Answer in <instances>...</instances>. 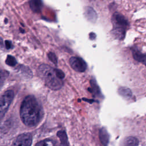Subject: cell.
Wrapping results in <instances>:
<instances>
[{"label": "cell", "instance_id": "6da1fadb", "mask_svg": "<svg viewBox=\"0 0 146 146\" xmlns=\"http://www.w3.org/2000/svg\"><path fill=\"white\" fill-rule=\"evenodd\" d=\"M43 108L33 95L27 96L22 101L20 108V116L22 122L28 127L36 126L42 120Z\"/></svg>", "mask_w": 146, "mask_h": 146}, {"label": "cell", "instance_id": "7a4b0ae2", "mask_svg": "<svg viewBox=\"0 0 146 146\" xmlns=\"http://www.w3.org/2000/svg\"><path fill=\"white\" fill-rule=\"evenodd\" d=\"M38 72L45 84L50 89L57 90L62 87L63 81L56 76L55 68L48 64H42L39 66Z\"/></svg>", "mask_w": 146, "mask_h": 146}, {"label": "cell", "instance_id": "3957f363", "mask_svg": "<svg viewBox=\"0 0 146 146\" xmlns=\"http://www.w3.org/2000/svg\"><path fill=\"white\" fill-rule=\"evenodd\" d=\"M113 29L111 31L115 38L121 40L124 38L126 30L129 25L127 19L121 14L115 12L111 18Z\"/></svg>", "mask_w": 146, "mask_h": 146}, {"label": "cell", "instance_id": "277c9868", "mask_svg": "<svg viewBox=\"0 0 146 146\" xmlns=\"http://www.w3.org/2000/svg\"><path fill=\"white\" fill-rule=\"evenodd\" d=\"M14 96V92L12 90H7L0 96V119L5 116L13 100Z\"/></svg>", "mask_w": 146, "mask_h": 146}, {"label": "cell", "instance_id": "5b68a950", "mask_svg": "<svg viewBox=\"0 0 146 146\" xmlns=\"http://www.w3.org/2000/svg\"><path fill=\"white\" fill-rule=\"evenodd\" d=\"M69 63L72 68L77 72H84L87 68L86 63L80 57L72 56L70 58Z\"/></svg>", "mask_w": 146, "mask_h": 146}, {"label": "cell", "instance_id": "8992f818", "mask_svg": "<svg viewBox=\"0 0 146 146\" xmlns=\"http://www.w3.org/2000/svg\"><path fill=\"white\" fill-rule=\"evenodd\" d=\"M32 140V136L30 133H22L16 138L12 146H31Z\"/></svg>", "mask_w": 146, "mask_h": 146}, {"label": "cell", "instance_id": "52a82bcc", "mask_svg": "<svg viewBox=\"0 0 146 146\" xmlns=\"http://www.w3.org/2000/svg\"><path fill=\"white\" fill-rule=\"evenodd\" d=\"M85 18L92 23H95L98 19V15L94 9L90 6L86 7L84 11Z\"/></svg>", "mask_w": 146, "mask_h": 146}, {"label": "cell", "instance_id": "ba28073f", "mask_svg": "<svg viewBox=\"0 0 146 146\" xmlns=\"http://www.w3.org/2000/svg\"><path fill=\"white\" fill-rule=\"evenodd\" d=\"M139 145V140L137 138L132 136L126 137L123 139L119 146H137Z\"/></svg>", "mask_w": 146, "mask_h": 146}, {"label": "cell", "instance_id": "9c48e42d", "mask_svg": "<svg viewBox=\"0 0 146 146\" xmlns=\"http://www.w3.org/2000/svg\"><path fill=\"white\" fill-rule=\"evenodd\" d=\"M131 51L133 58L139 62L145 64V55L143 54L137 47H132Z\"/></svg>", "mask_w": 146, "mask_h": 146}, {"label": "cell", "instance_id": "30bf717a", "mask_svg": "<svg viewBox=\"0 0 146 146\" xmlns=\"http://www.w3.org/2000/svg\"><path fill=\"white\" fill-rule=\"evenodd\" d=\"M99 139L101 143L104 146H107L109 143V134L105 128H102L99 130Z\"/></svg>", "mask_w": 146, "mask_h": 146}, {"label": "cell", "instance_id": "8fae6325", "mask_svg": "<svg viewBox=\"0 0 146 146\" xmlns=\"http://www.w3.org/2000/svg\"><path fill=\"white\" fill-rule=\"evenodd\" d=\"M30 7L34 12H39L41 10L43 6L42 0H30Z\"/></svg>", "mask_w": 146, "mask_h": 146}, {"label": "cell", "instance_id": "7c38bea8", "mask_svg": "<svg viewBox=\"0 0 146 146\" xmlns=\"http://www.w3.org/2000/svg\"><path fill=\"white\" fill-rule=\"evenodd\" d=\"M90 84H91V89L90 92L96 96H100L101 92L99 89V87L98 85L97 84V83L95 79L92 78L90 80Z\"/></svg>", "mask_w": 146, "mask_h": 146}, {"label": "cell", "instance_id": "4fadbf2b", "mask_svg": "<svg viewBox=\"0 0 146 146\" xmlns=\"http://www.w3.org/2000/svg\"><path fill=\"white\" fill-rule=\"evenodd\" d=\"M118 92L119 95L125 98H129L132 96V92L131 90L125 87H121L118 89Z\"/></svg>", "mask_w": 146, "mask_h": 146}, {"label": "cell", "instance_id": "5bb4252c", "mask_svg": "<svg viewBox=\"0 0 146 146\" xmlns=\"http://www.w3.org/2000/svg\"><path fill=\"white\" fill-rule=\"evenodd\" d=\"M57 135L59 138L60 143L63 146H68V139L66 132L63 131H60L58 132Z\"/></svg>", "mask_w": 146, "mask_h": 146}, {"label": "cell", "instance_id": "9a60e30c", "mask_svg": "<svg viewBox=\"0 0 146 146\" xmlns=\"http://www.w3.org/2000/svg\"><path fill=\"white\" fill-rule=\"evenodd\" d=\"M9 74V72L7 71L0 68V90L2 87L3 86V83L6 79L8 76Z\"/></svg>", "mask_w": 146, "mask_h": 146}, {"label": "cell", "instance_id": "2e32d148", "mask_svg": "<svg viewBox=\"0 0 146 146\" xmlns=\"http://www.w3.org/2000/svg\"><path fill=\"white\" fill-rule=\"evenodd\" d=\"M6 64L10 66H15L17 64V60L15 58L11 55H7L6 59Z\"/></svg>", "mask_w": 146, "mask_h": 146}, {"label": "cell", "instance_id": "e0dca14e", "mask_svg": "<svg viewBox=\"0 0 146 146\" xmlns=\"http://www.w3.org/2000/svg\"><path fill=\"white\" fill-rule=\"evenodd\" d=\"M35 146H54L52 140L49 139H45L39 141Z\"/></svg>", "mask_w": 146, "mask_h": 146}, {"label": "cell", "instance_id": "ac0fdd59", "mask_svg": "<svg viewBox=\"0 0 146 146\" xmlns=\"http://www.w3.org/2000/svg\"><path fill=\"white\" fill-rule=\"evenodd\" d=\"M47 56H48V59L55 64H57V63H58V59H57V57L56 56V55L52 52H50L48 53L47 54Z\"/></svg>", "mask_w": 146, "mask_h": 146}, {"label": "cell", "instance_id": "d6986e66", "mask_svg": "<svg viewBox=\"0 0 146 146\" xmlns=\"http://www.w3.org/2000/svg\"><path fill=\"white\" fill-rule=\"evenodd\" d=\"M55 72H56V76H58V78H59L61 80H62L65 76L64 72L59 69L55 68Z\"/></svg>", "mask_w": 146, "mask_h": 146}, {"label": "cell", "instance_id": "ffe728a7", "mask_svg": "<svg viewBox=\"0 0 146 146\" xmlns=\"http://www.w3.org/2000/svg\"><path fill=\"white\" fill-rule=\"evenodd\" d=\"M5 43V44L6 48L7 49H11V48H12L13 47V44H12L11 41H10V40H6Z\"/></svg>", "mask_w": 146, "mask_h": 146}, {"label": "cell", "instance_id": "44dd1931", "mask_svg": "<svg viewBox=\"0 0 146 146\" xmlns=\"http://www.w3.org/2000/svg\"><path fill=\"white\" fill-rule=\"evenodd\" d=\"M95 37H96V35L94 33H90V38L91 39H94L95 38Z\"/></svg>", "mask_w": 146, "mask_h": 146}, {"label": "cell", "instance_id": "7402d4cb", "mask_svg": "<svg viewBox=\"0 0 146 146\" xmlns=\"http://www.w3.org/2000/svg\"><path fill=\"white\" fill-rule=\"evenodd\" d=\"M3 39H2V38L0 37V46L1 47H3Z\"/></svg>", "mask_w": 146, "mask_h": 146}]
</instances>
